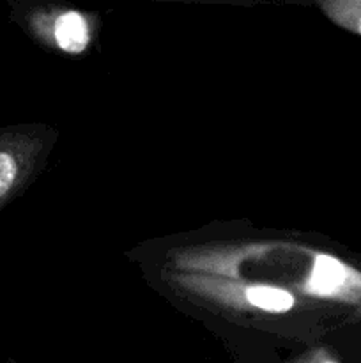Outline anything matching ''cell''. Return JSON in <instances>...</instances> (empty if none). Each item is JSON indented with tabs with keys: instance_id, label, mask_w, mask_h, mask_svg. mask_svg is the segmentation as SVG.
Masks as SVG:
<instances>
[{
	"instance_id": "cell-1",
	"label": "cell",
	"mask_w": 361,
	"mask_h": 363,
	"mask_svg": "<svg viewBox=\"0 0 361 363\" xmlns=\"http://www.w3.org/2000/svg\"><path fill=\"white\" fill-rule=\"evenodd\" d=\"M53 38L64 52L81 53L91 41L87 20L76 11H66L59 14L53 23Z\"/></svg>"
},
{
	"instance_id": "cell-2",
	"label": "cell",
	"mask_w": 361,
	"mask_h": 363,
	"mask_svg": "<svg viewBox=\"0 0 361 363\" xmlns=\"http://www.w3.org/2000/svg\"><path fill=\"white\" fill-rule=\"evenodd\" d=\"M345 279L347 269L342 262L329 257V255H317L315 257L310 277V289L314 293L322 294V296L335 294L345 284Z\"/></svg>"
},
{
	"instance_id": "cell-3",
	"label": "cell",
	"mask_w": 361,
	"mask_h": 363,
	"mask_svg": "<svg viewBox=\"0 0 361 363\" xmlns=\"http://www.w3.org/2000/svg\"><path fill=\"white\" fill-rule=\"evenodd\" d=\"M246 300L253 307L262 308L271 314H283L294 307V296L285 289L269 286H255L246 289Z\"/></svg>"
},
{
	"instance_id": "cell-4",
	"label": "cell",
	"mask_w": 361,
	"mask_h": 363,
	"mask_svg": "<svg viewBox=\"0 0 361 363\" xmlns=\"http://www.w3.org/2000/svg\"><path fill=\"white\" fill-rule=\"evenodd\" d=\"M319 4L333 20L361 34V0H319Z\"/></svg>"
},
{
	"instance_id": "cell-5",
	"label": "cell",
	"mask_w": 361,
	"mask_h": 363,
	"mask_svg": "<svg viewBox=\"0 0 361 363\" xmlns=\"http://www.w3.org/2000/svg\"><path fill=\"white\" fill-rule=\"evenodd\" d=\"M18 160L13 152L0 149V201L6 197L18 179Z\"/></svg>"
},
{
	"instance_id": "cell-6",
	"label": "cell",
	"mask_w": 361,
	"mask_h": 363,
	"mask_svg": "<svg viewBox=\"0 0 361 363\" xmlns=\"http://www.w3.org/2000/svg\"><path fill=\"white\" fill-rule=\"evenodd\" d=\"M326 363H335V362H326Z\"/></svg>"
}]
</instances>
